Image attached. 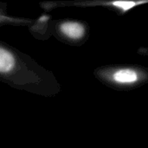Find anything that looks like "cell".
I'll return each instance as SVG.
<instances>
[{"mask_svg": "<svg viewBox=\"0 0 148 148\" xmlns=\"http://www.w3.org/2000/svg\"><path fill=\"white\" fill-rule=\"evenodd\" d=\"M111 79L114 82L121 85L134 84L140 80V75L133 69H121L112 74Z\"/></svg>", "mask_w": 148, "mask_h": 148, "instance_id": "cell-1", "label": "cell"}, {"mask_svg": "<svg viewBox=\"0 0 148 148\" xmlns=\"http://www.w3.org/2000/svg\"><path fill=\"white\" fill-rule=\"evenodd\" d=\"M60 30L64 36L73 40H78L85 35V27L81 23L75 21L62 23Z\"/></svg>", "mask_w": 148, "mask_h": 148, "instance_id": "cell-2", "label": "cell"}, {"mask_svg": "<svg viewBox=\"0 0 148 148\" xmlns=\"http://www.w3.org/2000/svg\"><path fill=\"white\" fill-rule=\"evenodd\" d=\"M143 2H134V1H114L112 3H109L110 4H112L114 7H116L120 10H122V12H126L127 10H129L130 9L134 8L135 5L142 3Z\"/></svg>", "mask_w": 148, "mask_h": 148, "instance_id": "cell-3", "label": "cell"}]
</instances>
